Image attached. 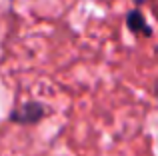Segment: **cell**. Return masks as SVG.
Masks as SVG:
<instances>
[{"mask_svg":"<svg viewBox=\"0 0 158 156\" xmlns=\"http://www.w3.org/2000/svg\"><path fill=\"white\" fill-rule=\"evenodd\" d=\"M126 26L132 34H144V36H150L152 34V28L148 26L146 18L142 16L140 10H130L126 16Z\"/></svg>","mask_w":158,"mask_h":156,"instance_id":"2","label":"cell"},{"mask_svg":"<svg viewBox=\"0 0 158 156\" xmlns=\"http://www.w3.org/2000/svg\"><path fill=\"white\" fill-rule=\"evenodd\" d=\"M50 114V108L46 104L38 100H30L24 102V104L16 106V108L10 110L8 114V120L12 124H20V126H30V124H38V122L44 120V116Z\"/></svg>","mask_w":158,"mask_h":156,"instance_id":"1","label":"cell"}]
</instances>
